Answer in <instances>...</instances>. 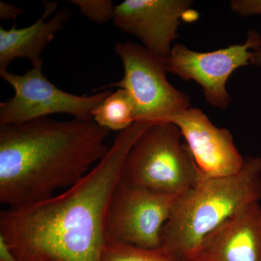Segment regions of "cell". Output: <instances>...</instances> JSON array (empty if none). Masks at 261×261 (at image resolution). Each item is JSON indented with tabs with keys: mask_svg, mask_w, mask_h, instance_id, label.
Here are the masks:
<instances>
[{
	"mask_svg": "<svg viewBox=\"0 0 261 261\" xmlns=\"http://www.w3.org/2000/svg\"><path fill=\"white\" fill-rule=\"evenodd\" d=\"M149 123L117 135L106 155L73 186L0 214V236L22 261H102L110 199L127 154Z\"/></svg>",
	"mask_w": 261,
	"mask_h": 261,
	"instance_id": "1",
	"label": "cell"
},
{
	"mask_svg": "<svg viewBox=\"0 0 261 261\" xmlns=\"http://www.w3.org/2000/svg\"><path fill=\"white\" fill-rule=\"evenodd\" d=\"M109 133L94 121L48 117L0 126V202L28 205L73 186L106 155Z\"/></svg>",
	"mask_w": 261,
	"mask_h": 261,
	"instance_id": "2",
	"label": "cell"
},
{
	"mask_svg": "<svg viewBox=\"0 0 261 261\" xmlns=\"http://www.w3.org/2000/svg\"><path fill=\"white\" fill-rule=\"evenodd\" d=\"M261 200V159H245L243 169L226 177H202L180 195L161 232V248L178 261L195 260L209 235Z\"/></svg>",
	"mask_w": 261,
	"mask_h": 261,
	"instance_id": "3",
	"label": "cell"
},
{
	"mask_svg": "<svg viewBox=\"0 0 261 261\" xmlns=\"http://www.w3.org/2000/svg\"><path fill=\"white\" fill-rule=\"evenodd\" d=\"M173 123H152L135 142L120 180L163 195L179 196L203 177Z\"/></svg>",
	"mask_w": 261,
	"mask_h": 261,
	"instance_id": "4",
	"label": "cell"
},
{
	"mask_svg": "<svg viewBox=\"0 0 261 261\" xmlns=\"http://www.w3.org/2000/svg\"><path fill=\"white\" fill-rule=\"evenodd\" d=\"M115 51L123 63V78L100 89L126 90L135 103L136 122L166 123L191 107L190 97L168 82L164 59L132 42L117 43Z\"/></svg>",
	"mask_w": 261,
	"mask_h": 261,
	"instance_id": "5",
	"label": "cell"
},
{
	"mask_svg": "<svg viewBox=\"0 0 261 261\" xmlns=\"http://www.w3.org/2000/svg\"><path fill=\"white\" fill-rule=\"evenodd\" d=\"M35 67L23 75L0 70V76L14 89V95L0 103V126L20 124L54 114H68L79 121H93L92 112L112 92L91 96L68 93L49 82Z\"/></svg>",
	"mask_w": 261,
	"mask_h": 261,
	"instance_id": "6",
	"label": "cell"
},
{
	"mask_svg": "<svg viewBox=\"0 0 261 261\" xmlns=\"http://www.w3.org/2000/svg\"><path fill=\"white\" fill-rule=\"evenodd\" d=\"M179 196L157 193L120 180L108 203L107 242L161 248V232Z\"/></svg>",
	"mask_w": 261,
	"mask_h": 261,
	"instance_id": "7",
	"label": "cell"
},
{
	"mask_svg": "<svg viewBox=\"0 0 261 261\" xmlns=\"http://www.w3.org/2000/svg\"><path fill=\"white\" fill-rule=\"evenodd\" d=\"M260 48V34L254 30L249 31L243 44L207 53L176 44L164 59L165 66L168 73L182 80L197 82L203 90L206 102L213 107L225 110L231 102L226 89L228 79L238 68L251 64L254 51Z\"/></svg>",
	"mask_w": 261,
	"mask_h": 261,
	"instance_id": "8",
	"label": "cell"
},
{
	"mask_svg": "<svg viewBox=\"0 0 261 261\" xmlns=\"http://www.w3.org/2000/svg\"><path fill=\"white\" fill-rule=\"evenodd\" d=\"M192 4L190 0H125L116 5L113 23L121 32L140 39L149 51L166 59Z\"/></svg>",
	"mask_w": 261,
	"mask_h": 261,
	"instance_id": "9",
	"label": "cell"
},
{
	"mask_svg": "<svg viewBox=\"0 0 261 261\" xmlns=\"http://www.w3.org/2000/svg\"><path fill=\"white\" fill-rule=\"evenodd\" d=\"M204 177H226L243 169L245 159L231 132L215 126L200 108L190 107L171 118Z\"/></svg>",
	"mask_w": 261,
	"mask_h": 261,
	"instance_id": "10",
	"label": "cell"
},
{
	"mask_svg": "<svg viewBox=\"0 0 261 261\" xmlns=\"http://www.w3.org/2000/svg\"><path fill=\"white\" fill-rule=\"evenodd\" d=\"M194 261H261V207L255 202L207 237Z\"/></svg>",
	"mask_w": 261,
	"mask_h": 261,
	"instance_id": "11",
	"label": "cell"
},
{
	"mask_svg": "<svg viewBox=\"0 0 261 261\" xmlns=\"http://www.w3.org/2000/svg\"><path fill=\"white\" fill-rule=\"evenodd\" d=\"M56 2H44V12L35 23L25 28L13 25L10 29L0 27V70H8L17 58H25L34 68L42 67V51L65 27L72 15L70 10L58 8Z\"/></svg>",
	"mask_w": 261,
	"mask_h": 261,
	"instance_id": "12",
	"label": "cell"
},
{
	"mask_svg": "<svg viewBox=\"0 0 261 261\" xmlns=\"http://www.w3.org/2000/svg\"><path fill=\"white\" fill-rule=\"evenodd\" d=\"M92 117L99 126L121 132L136 122L135 103L126 90L118 89L94 110Z\"/></svg>",
	"mask_w": 261,
	"mask_h": 261,
	"instance_id": "13",
	"label": "cell"
},
{
	"mask_svg": "<svg viewBox=\"0 0 261 261\" xmlns=\"http://www.w3.org/2000/svg\"><path fill=\"white\" fill-rule=\"evenodd\" d=\"M102 261H178L162 249L147 248L123 243L107 242Z\"/></svg>",
	"mask_w": 261,
	"mask_h": 261,
	"instance_id": "14",
	"label": "cell"
},
{
	"mask_svg": "<svg viewBox=\"0 0 261 261\" xmlns=\"http://www.w3.org/2000/svg\"><path fill=\"white\" fill-rule=\"evenodd\" d=\"M81 13L91 21L97 23H106L113 20L115 8L111 0H72Z\"/></svg>",
	"mask_w": 261,
	"mask_h": 261,
	"instance_id": "15",
	"label": "cell"
},
{
	"mask_svg": "<svg viewBox=\"0 0 261 261\" xmlns=\"http://www.w3.org/2000/svg\"><path fill=\"white\" fill-rule=\"evenodd\" d=\"M230 9L242 17L261 15V0H232Z\"/></svg>",
	"mask_w": 261,
	"mask_h": 261,
	"instance_id": "16",
	"label": "cell"
},
{
	"mask_svg": "<svg viewBox=\"0 0 261 261\" xmlns=\"http://www.w3.org/2000/svg\"><path fill=\"white\" fill-rule=\"evenodd\" d=\"M23 13L22 8L5 2H0V18L3 20H15Z\"/></svg>",
	"mask_w": 261,
	"mask_h": 261,
	"instance_id": "17",
	"label": "cell"
},
{
	"mask_svg": "<svg viewBox=\"0 0 261 261\" xmlns=\"http://www.w3.org/2000/svg\"><path fill=\"white\" fill-rule=\"evenodd\" d=\"M0 261H22L13 253L2 236H0Z\"/></svg>",
	"mask_w": 261,
	"mask_h": 261,
	"instance_id": "18",
	"label": "cell"
},
{
	"mask_svg": "<svg viewBox=\"0 0 261 261\" xmlns=\"http://www.w3.org/2000/svg\"><path fill=\"white\" fill-rule=\"evenodd\" d=\"M251 64L261 66V48L256 51H254Z\"/></svg>",
	"mask_w": 261,
	"mask_h": 261,
	"instance_id": "19",
	"label": "cell"
}]
</instances>
